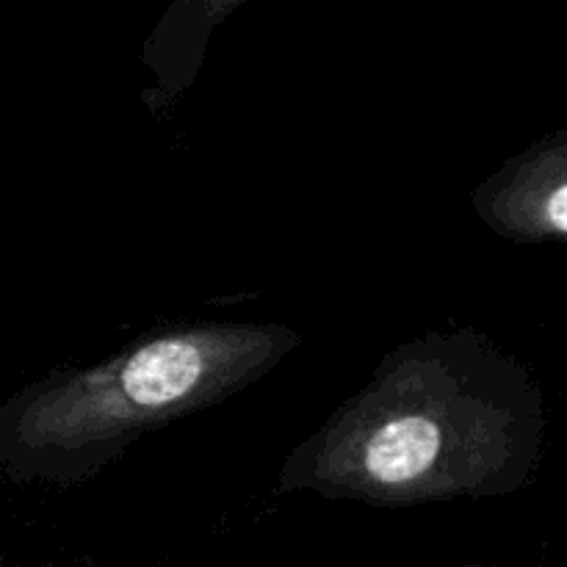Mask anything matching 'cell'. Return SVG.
<instances>
[{
    "mask_svg": "<svg viewBox=\"0 0 567 567\" xmlns=\"http://www.w3.org/2000/svg\"><path fill=\"white\" fill-rule=\"evenodd\" d=\"M441 452V430L430 419H396L382 424L365 446V471L380 485L419 480Z\"/></svg>",
    "mask_w": 567,
    "mask_h": 567,
    "instance_id": "obj_2",
    "label": "cell"
},
{
    "mask_svg": "<svg viewBox=\"0 0 567 567\" xmlns=\"http://www.w3.org/2000/svg\"><path fill=\"white\" fill-rule=\"evenodd\" d=\"M548 219H551L554 227L567 233V186L557 188L548 199Z\"/></svg>",
    "mask_w": 567,
    "mask_h": 567,
    "instance_id": "obj_3",
    "label": "cell"
},
{
    "mask_svg": "<svg viewBox=\"0 0 567 567\" xmlns=\"http://www.w3.org/2000/svg\"><path fill=\"white\" fill-rule=\"evenodd\" d=\"M205 374V354L192 338H164L127 360L122 388L138 408H166L188 396Z\"/></svg>",
    "mask_w": 567,
    "mask_h": 567,
    "instance_id": "obj_1",
    "label": "cell"
}]
</instances>
